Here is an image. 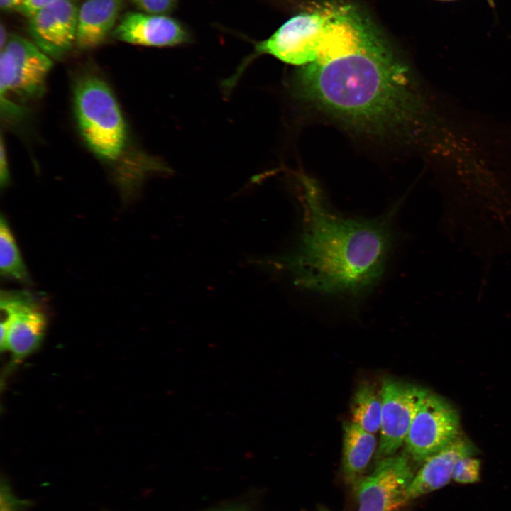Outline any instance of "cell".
<instances>
[{
	"instance_id": "cell-1",
	"label": "cell",
	"mask_w": 511,
	"mask_h": 511,
	"mask_svg": "<svg viewBox=\"0 0 511 511\" xmlns=\"http://www.w3.org/2000/svg\"><path fill=\"white\" fill-rule=\"evenodd\" d=\"M408 69L356 7L334 6L312 61L300 67V97L346 123L375 135H403L415 125Z\"/></svg>"
},
{
	"instance_id": "cell-2",
	"label": "cell",
	"mask_w": 511,
	"mask_h": 511,
	"mask_svg": "<svg viewBox=\"0 0 511 511\" xmlns=\"http://www.w3.org/2000/svg\"><path fill=\"white\" fill-rule=\"evenodd\" d=\"M302 229L282 262L307 292L350 302L361 301L380 282L395 238L396 210L373 219L347 217L329 205L312 179L302 176Z\"/></svg>"
},
{
	"instance_id": "cell-3",
	"label": "cell",
	"mask_w": 511,
	"mask_h": 511,
	"mask_svg": "<svg viewBox=\"0 0 511 511\" xmlns=\"http://www.w3.org/2000/svg\"><path fill=\"white\" fill-rule=\"evenodd\" d=\"M74 108L79 131L89 148L102 159H118L126 145V130L107 84L93 75L81 78L74 89Z\"/></svg>"
},
{
	"instance_id": "cell-4",
	"label": "cell",
	"mask_w": 511,
	"mask_h": 511,
	"mask_svg": "<svg viewBox=\"0 0 511 511\" xmlns=\"http://www.w3.org/2000/svg\"><path fill=\"white\" fill-rule=\"evenodd\" d=\"M333 8L334 6L329 5L314 11L296 14L282 23L270 37L256 43L253 53L229 80L228 86L233 84L253 59L264 54L293 65L302 67L309 63Z\"/></svg>"
},
{
	"instance_id": "cell-5",
	"label": "cell",
	"mask_w": 511,
	"mask_h": 511,
	"mask_svg": "<svg viewBox=\"0 0 511 511\" xmlns=\"http://www.w3.org/2000/svg\"><path fill=\"white\" fill-rule=\"evenodd\" d=\"M1 351L11 353L20 363L35 351L43 339L46 317L32 295L26 291H1Z\"/></svg>"
},
{
	"instance_id": "cell-6",
	"label": "cell",
	"mask_w": 511,
	"mask_h": 511,
	"mask_svg": "<svg viewBox=\"0 0 511 511\" xmlns=\"http://www.w3.org/2000/svg\"><path fill=\"white\" fill-rule=\"evenodd\" d=\"M52 66V59L33 42L10 33L0 55V95L12 92L25 99L40 97Z\"/></svg>"
},
{
	"instance_id": "cell-7",
	"label": "cell",
	"mask_w": 511,
	"mask_h": 511,
	"mask_svg": "<svg viewBox=\"0 0 511 511\" xmlns=\"http://www.w3.org/2000/svg\"><path fill=\"white\" fill-rule=\"evenodd\" d=\"M456 410L443 397L429 392L422 402L405 440L407 451L424 462L459 436Z\"/></svg>"
},
{
	"instance_id": "cell-8",
	"label": "cell",
	"mask_w": 511,
	"mask_h": 511,
	"mask_svg": "<svg viewBox=\"0 0 511 511\" xmlns=\"http://www.w3.org/2000/svg\"><path fill=\"white\" fill-rule=\"evenodd\" d=\"M414 476L405 454L378 460L373 471L353 485L358 511H401L409 502L407 492Z\"/></svg>"
},
{
	"instance_id": "cell-9",
	"label": "cell",
	"mask_w": 511,
	"mask_h": 511,
	"mask_svg": "<svg viewBox=\"0 0 511 511\" xmlns=\"http://www.w3.org/2000/svg\"><path fill=\"white\" fill-rule=\"evenodd\" d=\"M380 438L377 461L395 455L405 442L412 422L429 392L425 389L390 378L382 383Z\"/></svg>"
},
{
	"instance_id": "cell-10",
	"label": "cell",
	"mask_w": 511,
	"mask_h": 511,
	"mask_svg": "<svg viewBox=\"0 0 511 511\" xmlns=\"http://www.w3.org/2000/svg\"><path fill=\"white\" fill-rule=\"evenodd\" d=\"M78 9L74 1L64 0L28 18L33 43L51 59L62 58L76 45Z\"/></svg>"
},
{
	"instance_id": "cell-11",
	"label": "cell",
	"mask_w": 511,
	"mask_h": 511,
	"mask_svg": "<svg viewBox=\"0 0 511 511\" xmlns=\"http://www.w3.org/2000/svg\"><path fill=\"white\" fill-rule=\"evenodd\" d=\"M111 34L124 43L151 47L177 46L192 40L191 33L178 20L140 11L123 14Z\"/></svg>"
},
{
	"instance_id": "cell-12",
	"label": "cell",
	"mask_w": 511,
	"mask_h": 511,
	"mask_svg": "<svg viewBox=\"0 0 511 511\" xmlns=\"http://www.w3.org/2000/svg\"><path fill=\"white\" fill-rule=\"evenodd\" d=\"M476 448L467 439L458 436L451 444L427 458L414 476L407 492L408 501L436 490L452 478L456 461L476 454Z\"/></svg>"
},
{
	"instance_id": "cell-13",
	"label": "cell",
	"mask_w": 511,
	"mask_h": 511,
	"mask_svg": "<svg viewBox=\"0 0 511 511\" xmlns=\"http://www.w3.org/2000/svg\"><path fill=\"white\" fill-rule=\"evenodd\" d=\"M125 6L124 0H86L79 7L76 45L94 48L115 28Z\"/></svg>"
},
{
	"instance_id": "cell-14",
	"label": "cell",
	"mask_w": 511,
	"mask_h": 511,
	"mask_svg": "<svg viewBox=\"0 0 511 511\" xmlns=\"http://www.w3.org/2000/svg\"><path fill=\"white\" fill-rule=\"evenodd\" d=\"M342 473L352 486L363 476L377 446L375 434L356 424L346 422L343 427Z\"/></svg>"
},
{
	"instance_id": "cell-15",
	"label": "cell",
	"mask_w": 511,
	"mask_h": 511,
	"mask_svg": "<svg viewBox=\"0 0 511 511\" xmlns=\"http://www.w3.org/2000/svg\"><path fill=\"white\" fill-rule=\"evenodd\" d=\"M351 410L352 422L370 433H377L381 424L380 390L369 383L359 385L353 395Z\"/></svg>"
},
{
	"instance_id": "cell-16",
	"label": "cell",
	"mask_w": 511,
	"mask_h": 511,
	"mask_svg": "<svg viewBox=\"0 0 511 511\" xmlns=\"http://www.w3.org/2000/svg\"><path fill=\"white\" fill-rule=\"evenodd\" d=\"M0 272L4 277L23 282L29 280L13 235L3 216L0 219Z\"/></svg>"
},
{
	"instance_id": "cell-17",
	"label": "cell",
	"mask_w": 511,
	"mask_h": 511,
	"mask_svg": "<svg viewBox=\"0 0 511 511\" xmlns=\"http://www.w3.org/2000/svg\"><path fill=\"white\" fill-rule=\"evenodd\" d=\"M480 461L473 456L462 457L454 466L452 478L459 483H476L480 480Z\"/></svg>"
},
{
	"instance_id": "cell-18",
	"label": "cell",
	"mask_w": 511,
	"mask_h": 511,
	"mask_svg": "<svg viewBox=\"0 0 511 511\" xmlns=\"http://www.w3.org/2000/svg\"><path fill=\"white\" fill-rule=\"evenodd\" d=\"M138 11L153 15L169 16L178 4V0H129Z\"/></svg>"
},
{
	"instance_id": "cell-19",
	"label": "cell",
	"mask_w": 511,
	"mask_h": 511,
	"mask_svg": "<svg viewBox=\"0 0 511 511\" xmlns=\"http://www.w3.org/2000/svg\"><path fill=\"white\" fill-rule=\"evenodd\" d=\"M61 1L64 0H24L16 11L28 18L40 9Z\"/></svg>"
},
{
	"instance_id": "cell-20",
	"label": "cell",
	"mask_w": 511,
	"mask_h": 511,
	"mask_svg": "<svg viewBox=\"0 0 511 511\" xmlns=\"http://www.w3.org/2000/svg\"><path fill=\"white\" fill-rule=\"evenodd\" d=\"M9 171L7 163L6 149L1 138L0 145V184L1 187L6 186L9 182Z\"/></svg>"
},
{
	"instance_id": "cell-21",
	"label": "cell",
	"mask_w": 511,
	"mask_h": 511,
	"mask_svg": "<svg viewBox=\"0 0 511 511\" xmlns=\"http://www.w3.org/2000/svg\"><path fill=\"white\" fill-rule=\"evenodd\" d=\"M23 1L24 0H0V7L4 11H16Z\"/></svg>"
},
{
	"instance_id": "cell-22",
	"label": "cell",
	"mask_w": 511,
	"mask_h": 511,
	"mask_svg": "<svg viewBox=\"0 0 511 511\" xmlns=\"http://www.w3.org/2000/svg\"><path fill=\"white\" fill-rule=\"evenodd\" d=\"M9 34L5 26L1 23L0 26V50L5 48L9 40Z\"/></svg>"
},
{
	"instance_id": "cell-23",
	"label": "cell",
	"mask_w": 511,
	"mask_h": 511,
	"mask_svg": "<svg viewBox=\"0 0 511 511\" xmlns=\"http://www.w3.org/2000/svg\"><path fill=\"white\" fill-rule=\"evenodd\" d=\"M315 511H331V510H329L324 507H319L318 510H317Z\"/></svg>"
},
{
	"instance_id": "cell-24",
	"label": "cell",
	"mask_w": 511,
	"mask_h": 511,
	"mask_svg": "<svg viewBox=\"0 0 511 511\" xmlns=\"http://www.w3.org/2000/svg\"><path fill=\"white\" fill-rule=\"evenodd\" d=\"M439 1H451V0H439Z\"/></svg>"
},
{
	"instance_id": "cell-25",
	"label": "cell",
	"mask_w": 511,
	"mask_h": 511,
	"mask_svg": "<svg viewBox=\"0 0 511 511\" xmlns=\"http://www.w3.org/2000/svg\"><path fill=\"white\" fill-rule=\"evenodd\" d=\"M224 511H233V510H224Z\"/></svg>"
}]
</instances>
